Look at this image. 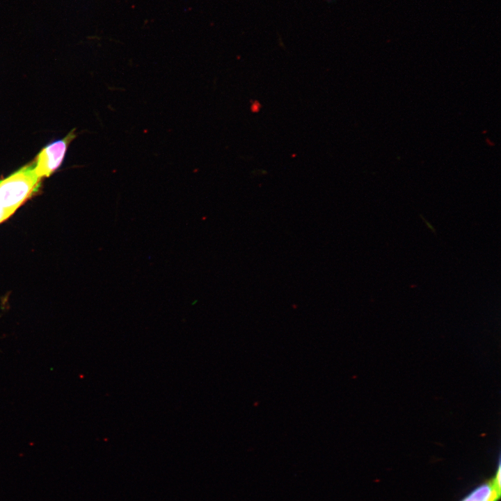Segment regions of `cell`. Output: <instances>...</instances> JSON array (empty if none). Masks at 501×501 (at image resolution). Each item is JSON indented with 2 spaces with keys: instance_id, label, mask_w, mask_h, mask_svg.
<instances>
[{
  "instance_id": "6da1fadb",
  "label": "cell",
  "mask_w": 501,
  "mask_h": 501,
  "mask_svg": "<svg viewBox=\"0 0 501 501\" xmlns=\"http://www.w3.org/2000/svg\"><path fill=\"white\" fill-rule=\"evenodd\" d=\"M40 180L33 161L0 180V223L38 190Z\"/></svg>"
},
{
  "instance_id": "3957f363",
  "label": "cell",
  "mask_w": 501,
  "mask_h": 501,
  "mask_svg": "<svg viewBox=\"0 0 501 501\" xmlns=\"http://www.w3.org/2000/svg\"><path fill=\"white\" fill-rule=\"evenodd\" d=\"M500 460L494 475L472 489L459 501H499L501 496Z\"/></svg>"
},
{
  "instance_id": "7a4b0ae2",
  "label": "cell",
  "mask_w": 501,
  "mask_h": 501,
  "mask_svg": "<svg viewBox=\"0 0 501 501\" xmlns=\"http://www.w3.org/2000/svg\"><path fill=\"white\" fill-rule=\"evenodd\" d=\"M74 131V129L65 138L48 144L37 155L33 161L34 169L40 179L50 176L59 168L69 144L77 136Z\"/></svg>"
}]
</instances>
